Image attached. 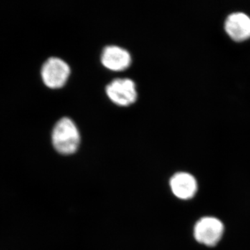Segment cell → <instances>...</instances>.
Instances as JSON below:
<instances>
[{
	"instance_id": "4",
	"label": "cell",
	"mask_w": 250,
	"mask_h": 250,
	"mask_svg": "<svg viewBox=\"0 0 250 250\" xmlns=\"http://www.w3.org/2000/svg\"><path fill=\"white\" fill-rule=\"evenodd\" d=\"M106 94L113 103L121 106L132 104L137 99L134 82L130 79H116L107 85Z\"/></svg>"
},
{
	"instance_id": "3",
	"label": "cell",
	"mask_w": 250,
	"mask_h": 250,
	"mask_svg": "<svg viewBox=\"0 0 250 250\" xmlns=\"http://www.w3.org/2000/svg\"><path fill=\"white\" fill-rule=\"evenodd\" d=\"M70 74V67L66 62L56 57L47 59L41 70V77L44 83L54 89L63 86Z\"/></svg>"
},
{
	"instance_id": "2",
	"label": "cell",
	"mask_w": 250,
	"mask_h": 250,
	"mask_svg": "<svg viewBox=\"0 0 250 250\" xmlns=\"http://www.w3.org/2000/svg\"><path fill=\"white\" fill-rule=\"evenodd\" d=\"M223 223L214 217H204L194 227V237L205 246H216L224 233Z\"/></svg>"
},
{
	"instance_id": "7",
	"label": "cell",
	"mask_w": 250,
	"mask_h": 250,
	"mask_svg": "<svg viewBox=\"0 0 250 250\" xmlns=\"http://www.w3.org/2000/svg\"><path fill=\"white\" fill-rule=\"evenodd\" d=\"M225 28L230 38L236 42L250 38V18L243 13H234L229 16Z\"/></svg>"
},
{
	"instance_id": "6",
	"label": "cell",
	"mask_w": 250,
	"mask_h": 250,
	"mask_svg": "<svg viewBox=\"0 0 250 250\" xmlns=\"http://www.w3.org/2000/svg\"><path fill=\"white\" fill-rule=\"evenodd\" d=\"M170 187L172 193L181 200H190L197 190L196 179L187 172H177L171 177Z\"/></svg>"
},
{
	"instance_id": "5",
	"label": "cell",
	"mask_w": 250,
	"mask_h": 250,
	"mask_svg": "<svg viewBox=\"0 0 250 250\" xmlns=\"http://www.w3.org/2000/svg\"><path fill=\"white\" fill-rule=\"evenodd\" d=\"M104 66L113 71H123L129 67L131 55L126 49L116 45H110L104 49L101 56Z\"/></svg>"
},
{
	"instance_id": "1",
	"label": "cell",
	"mask_w": 250,
	"mask_h": 250,
	"mask_svg": "<svg viewBox=\"0 0 250 250\" xmlns=\"http://www.w3.org/2000/svg\"><path fill=\"white\" fill-rule=\"evenodd\" d=\"M52 144L57 152L64 155L73 154L78 149L80 135L71 119L62 118L54 126L52 134Z\"/></svg>"
}]
</instances>
